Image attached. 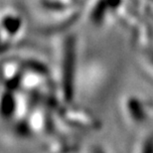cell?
Listing matches in <instances>:
<instances>
[{"mask_svg": "<svg viewBox=\"0 0 153 153\" xmlns=\"http://www.w3.org/2000/svg\"><path fill=\"white\" fill-rule=\"evenodd\" d=\"M125 105H127V122L131 127H142L153 119V106L147 100L130 94Z\"/></svg>", "mask_w": 153, "mask_h": 153, "instance_id": "obj_1", "label": "cell"}, {"mask_svg": "<svg viewBox=\"0 0 153 153\" xmlns=\"http://www.w3.org/2000/svg\"><path fill=\"white\" fill-rule=\"evenodd\" d=\"M142 151H153V133L151 134V137L144 138L142 141Z\"/></svg>", "mask_w": 153, "mask_h": 153, "instance_id": "obj_2", "label": "cell"}]
</instances>
